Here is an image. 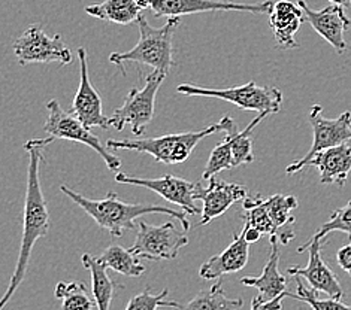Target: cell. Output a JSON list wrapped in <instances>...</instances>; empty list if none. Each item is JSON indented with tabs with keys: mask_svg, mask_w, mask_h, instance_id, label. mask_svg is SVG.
<instances>
[{
	"mask_svg": "<svg viewBox=\"0 0 351 310\" xmlns=\"http://www.w3.org/2000/svg\"><path fill=\"white\" fill-rule=\"evenodd\" d=\"M56 139H32L24 144V149L29 154L27 167V190H26V203H24L23 216V236L19 258H16L15 270L12 273L11 283L8 287L5 296L0 301V309L6 306L8 301L12 298L15 291L19 289L24 276L27 273L33 246L40 239L45 237L49 230V215L47 207V200L44 197L43 187H40V163L44 162V149L53 144Z\"/></svg>",
	"mask_w": 351,
	"mask_h": 310,
	"instance_id": "obj_1",
	"label": "cell"
},
{
	"mask_svg": "<svg viewBox=\"0 0 351 310\" xmlns=\"http://www.w3.org/2000/svg\"><path fill=\"white\" fill-rule=\"evenodd\" d=\"M60 191L64 192L73 203H77L82 211L93 218L100 229L106 230L112 237H121L124 230L135 229V221L142 215L148 214H165L175 220H178L184 230L190 229L186 212H178L175 209H169L158 205H142V203H126L117 197L114 191L100 200H91L72 191L69 187L62 185Z\"/></svg>",
	"mask_w": 351,
	"mask_h": 310,
	"instance_id": "obj_2",
	"label": "cell"
},
{
	"mask_svg": "<svg viewBox=\"0 0 351 310\" xmlns=\"http://www.w3.org/2000/svg\"><path fill=\"white\" fill-rule=\"evenodd\" d=\"M235 121L232 116L224 115L220 122L208 125V127L197 131L187 133H173V135H165L160 138H148V139H108L106 146L112 151L129 149L136 153H145L152 155L156 162L163 164H178L186 162L193 153L195 148L205 138L214 135L219 131H228Z\"/></svg>",
	"mask_w": 351,
	"mask_h": 310,
	"instance_id": "obj_3",
	"label": "cell"
},
{
	"mask_svg": "<svg viewBox=\"0 0 351 310\" xmlns=\"http://www.w3.org/2000/svg\"><path fill=\"white\" fill-rule=\"evenodd\" d=\"M136 23L139 27L138 44L129 51L112 53L110 55V62L119 66L123 75H126L124 62L152 66L153 70L168 75L175 64L172 40L175 30L181 24V16H171L162 27H153L145 15H141Z\"/></svg>",
	"mask_w": 351,
	"mask_h": 310,
	"instance_id": "obj_4",
	"label": "cell"
},
{
	"mask_svg": "<svg viewBox=\"0 0 351 310\" xmlns=\"http://www.w3.org/2000/svg\"><path fill=\"white\" fill-rule=\"evenodd\" d=\"M177 93L184 96L215 97L238 106L244 111H254L258 114H278L282 105V93L274 87H261L254 81L245 86L230 88H204L195 83H181Z\"/></svg>",
	"mask_w": 351,
	"mask_h": 310,
	"instance_id": "obj_5",
	"label": "cell"
},
{
	"mask_svg": "<svg viewBox=\"0 0 351 310\" xmlns=\"http://www.w3.org/2000/svg\"><path fill=\"white\" fill-rule=\"evenodd\" d=\"M166 77V73L153 70L147 77L144 87L129 91L123 106L115 109L111 116V125L117 131H123L128 124L135 136H141L147 130L148 124L154 118L157 91Z\"/></svg>",
	"mask_w": 351,
	"mask_h": 310,
	"instance_id": "obj_6",
	"label": "cell"
},
{
	"mask_svg": "<svg viewBox=\"0 0 351 310\" xmlns=\"http://www.w3.org/2000/svg\"><path fill=\"white\" fill-rule=\"evenodd\" d=\"M48 109V118L44 124V131L47 135L57 139L63 140H72L78 142V144H84L90 146L93 151L102 157V160L108 166V169L112 172H119L121 167L120 158H117L114 154H111L110 148L104 145L97 136L87 129L84 124H82L78 116L73 112H66L62 109L60 103L57 100H49L47 103Z\"/></svg>",
	"mask_w": 351,
	"mask_h": 310,
	"instance_id": "obj_7",
	"label": "cell"
},
{
	"mask_svg": "<svg viewBox=\"0 0 351 310\" xmlns=\"http://www.w3.org/2000/svg\"><path fill=\"white\" fill-rule=\"evenodd\" d=\"M189 245L186 230H180L172 222L153 225L145 221L138 222L136 239L130 250L139 258L148 261L158 259H175L178 257L180 249Z\"/></svg>",
	"mask_w": 351,
	"mask_h": 310,
	"instance_id": "obj_8",
	"label": "cell"
},
{
	"mask_svg": "<svg viewBox=\"0 0 351 310\" xmlns=\"http://www.w3.org/2000/svg\"><path fill=\"white\" fill-rule=\"evenodd\" d=\"M14 54L20 64L29 63H58L69 64L72 53L64 44L62 36H49L43 26L33 24L14 42Z\"/></svg>",
	"mask_w": 351,
	"mask_h": 310,
	"instance_id": "obj_9",
	"label": "cell"
},
{
	"mask_svg": "<svg viewBox=\"0 0 351 310\" xmlns=\"http://www.w3.org/2000/svg\"><path fill=\"white\" fill-rule=\"evenodd\" d=\"M309 124L313 127L314 140L311 149L308 151L305 157L300 160L291 163L286 167L287 175L298 173L305 169V164L311 160V158L328 148L338 146L341 144L351 140V112L346 111L342 112L338 118H324L323 116V107L320 105H314L309 111Z\"/></svg>",
	"mask_w": 351,
	"mask_h": 310,
	"instance_id": "obj_10",
	"label": "cell"
},
{
	"mask_svg": "<svg viewBox=\"0 0 351 310\" xmlns=\"http://www.w3.org/2000/svg\"><path fill=\"white\" fill-rule=\"evenodd\" d=\"M274 0H263L257 3H235L221 0H152V11L156 16H182L200 12H252L271 14Z\"/></svg>",
	"mask_w": 351,
	"mask_h": 310,
	"instance_id": "obj_11",
	"label": "cell"
},
{
	"mask_svg": "<svg viewBox=\"0 0 351 310\" xmlns=\"http://www.w3.org/2000/svg\"><path fill=\"white\" fill-rule=\"evenodd\" d=\"M115 181L119 183H128V185L144 187L154 191L156 194L163 197L166 202L178 205L182 212L193 216L199 214V207L195 205V190L196 183H191L182 178H177L172 175H165L158 179L135 178L126 173L119 172L115 175Z\"/></svg>",
	"mask_w": 351,
	"mask_h": 310,
	"instance_id": "obj_12",
	"label": "cell"
},
{
	"mask_svg": "<svg viewBox=\"0 0 351 310\" xmlns=\"http://www.w3.org/2000/svg\"><path fill=\"white\" fill-rule=\"evenodd\" d=\"M324 245V239H309L305 245L298 248V253H305L308 249L309 259L306 267H289L287 273L291 276H299L305 278L309 283L311 289L317 292H324L326 296L332 298L341 300L344 296L341 283L333 273L329 266L324 263L322 258V248Z\"/></svg>",
	"mask_w": 351,
	"mask_h": 310,
	"instance_id": "obj_13",
	"label": "cell"
},
{
	"mask_svg": "<svg viewBox=\"0 0 351 310\" xmlns=\"http://www.w3.org/2000/svg\"><path fill=\"white\" fill-rule=\"evenodd\" d=\"M210 183L204 187L202 182L196 183L195 200H202V220L199 222V227L211 222L215 218L221 216L228 209L237 202H244L248 197V188L241 183L224 182L213 176L208 179Z\"/></svg>",
	"mask_w": 351,
	"mask_h": 310,
	"instance_id": "obj_14",
	"label": "cell"
},
{
	"mask_svg": "<svg viewBox=\"0 0 351 310\" xmlns=\"http://www.w3.org/2000/svg\"><path fill=\"white\" fill-rule=\"evenodd\" d=\"M80 60V87L77 94L73 97L72 112L78 116V120L86 125L87 129L100 127L108 129L111 125V118L104 114L102 99H100L97 90L93 87L88 78L87 66V51L84 48H78Z\"/></svg>",
	"mask_w": 351,
	"mask_h": 310,
	"instance_id": "obj_15",
	"label": "cell"
},
{
	"mask_svg": "<svg viewBox=\"0 0 351 310\" xmlns=\"http://www.w3.org/2000/svg\"><path fill=\"white\" fill-rule=\"evenodd\" d=\"M298 5L302 8L305 20L311 24V27L319 35L335 48L338 54H342L348 48L346 42V31L351 29V20L346 14L344 6L330 5L320 11H314L308 6L305 0H296Z\"/></svg>",
	"mask_w": 351,
	"mask_h": 310,
	"instance_id": "obj_16",
	"label": "cell"
},
{
	"mask_svg": "<svg viewBox=\"0 0 351 310\" xmlns=\"http://www.w3.org/2000/svg\"><path fill=\"white\" fill-rule=\"evenodd\" d=\"M248 246L250 242L245 237V229H242L239 234H233V242L221 254L210 258L200 266V278L213 281L224 274L241 272L248 263Z\"/></svg>",
	"mask_w": 351,
	"mask_h": 310,
	"instance_id": "obj_17",
	"label": "cell"
},
{
	"mask_svg": "<svg viewBox=\"0 0 351 310\" xmlns=\"http://www.w3.org/2000/svg\"><path fill=\"white\" fill-rule=\"evenodd\" d=\"M304 21H306L305 14L298 2H291V0H277L275 2L274 10L269 14V26L278 48H299L295 35Z\"/></svg>",
	"mask_w": 351,
	"mask_h": 310,
	"instance_id": "obj_18",
	"label": "cell"
},
{
	"mask_svg": "<svg viewBox=\"0 0 351 310\" xmlns=\"http://www.w3.org/2000/svg\"><path fill=\"white\" fill-rule=\"evenodd\" d=\"M305 167H315L319 170L323 185L337 183L338 187H344L351 172V145L346 142L338 146L320 151Z\"/></svg>",
	"mask_w": 351,
	"mask_h": 310,
	"instance_id": "obj_19",
	"label": "cell"
},
{
	"mask_svg": "<svg viewBox=\"0 0 351 310\" xmlns=\"http://www.w3.org/2000/svg\"><path fill=\"white\" fill-rule=\"evenodd\" d=\"M278 236H271V254L263 267V272L257 278H242L241 283L253 287L258 291V297L263 301H271L287 292V278L280 272V249Z\"/></svg>",
	"mask_w": 351,
	"mask_h": 310,
	"instance_id": "obj_20",
	"label": "cell"
},
{
	"mask_svg": "<svg viewBox=\"0 0 351 310\" xmlns=\"http://www.w3.org/2000/svg\"><path fill=\"white\" fill-rule=\"evenodd\" d=\"M81 259L82 266L88 269L91 274V289H93L97 309L110 310L114 296L123 289V285L111 279V276L106 273L108 267L100 263L99 258L91 257L90 254H84Z\"/></svg>",
	"mask_w": 351,
	"mask_h": 310,
	"instance_id": "obj_21",
	"label": "cell"
},
{
	"mask_svg": "<svg viewBox=\"0 0 351 310\" xmlns=\"http://www.w3.org/2000/svg\"><path fill=\"white\" fill-rule=\"evenodd\" d=\"M86 12L95 18L110 21L115 24H132L139 20L142 8L136 0H104L102 3H95L86 8Z\"/></svg>",
	"mask_w": 351,
	"mask_h": 310,
	"instance_id": "obj_22",
	"label": "cell"
},
{
	"mask_svg": "<svg viewBox=\"0 0 351 310\" xmlns=\"http://www.w3.org/2000/svg\"><path fill=\"white\" fill-rule=\"evenodd\" d=\"M244 306L242 298H229L224 294L223 282L219 281L210 289L200 291L181 310H239Z\"/></svg>",
	"mask_w": 351,
	"mask_h": 310,
	"instance_id": "obj_23",
	"label": "cell"
},
{
	"mask_svg": "<svg viewBox=\"0 0 351 310\" xmlns=\"http://www.w3.org/2000/svg\"><path fill=\"white\" fill-rule=\"evenodd\" d=\"M99 259L108 269L129 276V278H139L145 272V267L139 263V257L133 254L130 249L120 245L108 246L104 250V254L99 257Z\"/></svg>",
	"mask_w": 351,
	"mask_h": 310,
	"instance_id": "obj_24",
	"label": "cell"
},
{
	"mask_svg": "<svg viewBox=\"0 0 351 310\" xmlns=\"http://www.w3.org/2000/svg\"><path fill=\"white\" fill-rule=\"evenodd\" d=\"M238 127L237 124H233L232 127L226 131V138L221 142L219 146H215L213 149V153L208 158L206 167L202 175V179H210L213 176H215L217 173H220L223 170L232 169L233 167V153H232V144L233 139L238 135Z\"/></svg>",
	"mask_w": 351,
	"mask_h": 310,
	"instance_id": "obj_25",
	"label": "cell"
},
{
	"mask_svg": "<svg viewBox=\"0 0 351 310\" xmlns=\"http://www.w3.org/2000/svg\"><path fill=\"white\" fill-rule=\"evenodd\" d=\"M56 298L62 300L63 310H93L96 305V301L90 298L86 285L81 282H58Z\"/></svg>",
	"mask_w": 351,
	"mask_h": 310,
	"instance_id": "obj_26",
	"label": "cell"
},
{
	"mask_svg": "<svg viewBox=\"0 0 351 310\" xmlns=\"http://www.w3.org/2000/svg\"><path fill=\"white\" fill-rule=\"evenodd\" d=\"M247 211V215L244 220L250 222L252 227L257 229L262 234H267V236H278V227L272 221L271 215L263 206V198L261 196L257 197H247L242 203Z\"/></svg>",
	"mask_w": 351,
	"mask_h": 310,
	"instance_id": "obj_27",
	"label": "cell"
},
{
	"mask_svg": "<svg viewBox=\"0 0 351 310\" xmlns=\"http://www.w3.org/2000/svg\"><path fill=\"white\" fill-rule=\"evenodd\" d=\"M263 206L278 229H290V225L295 224V218L290 215L299 206L295 196L275 194L263 200Z\"/></svg>",
	"mask_w": 351,
	"mask_h": 310,
	"instance_id": "obj_28",
	"label": "cell"
},
{
	"mask_svg": "<svg viewBox=\"0 0 351 310\" xmlns=\"http://www.w3.org/2000/svg\"><path fill=\"white\" fill-rule=\"evenodd\" d=\"M266 116H269V114H258L256 118L250 122L244 130L239 131L235 136V139H233V144H232L233 167H238L242 164H252L254 162L252 133L257 125L262 122V120L266 118Z\"/></svg>",
	"mask_w": 351,
	"mask_h": 310,
	"instance_id": "obj_29",
	"label": "cell"
},
{
	"mask_svg": "<svg viewBox=\"0 0 351 310\" xmlns=\"http://www.w3.org/2000/svg\"><path fill=\"white\" fill-rule=\"evenodd\" d=\"M296 288H298V294H293V292L287 291L286 296L290 298L304 301V303L311 306L313 310H351V306L344 305L338 298H332V297L326 300L319 298V292L314 289H308L302 283V281L299 279V276H296Z\"/></svg>",
	"mask_w": 351,
	"mask_h": 310,
	"instance_id": "obj_30",
	"label": "cell"
},
{
	"mask_svg": "<svg viewBox=\"0 0 351 310\" xmlns=\"http://www.w3.org/2000/svg\"><path fill=\"white\" fill-rule=\"evenodd\" d=\"M169 296L168 289H163L158 294H152V288H145L141 294L133 297L128 306L126 310H157L158 307H172V309H180L181 305L177 303V301H169L166 300Z\"/></svg>",
	"mask_w": 351,
	"mask_h": 310,
	"instance_id": "obj_31",
	"label": "cell"
},
{
	"mask_svg": "<svg viewBox=\"0 0 351 310\" xmlns=\"http://www.w3.org/2000/svg\"><path fill=\"white\" fill-rule=\"evenodd\" d=\"M332 231L346 233L351 240V200L346 206L333 211L329 221L324 222L311 239H326V236Z\"/></svg>",
	"mask_w": 351,
	"mask_h": 310,
	"instance_id": "obj_32",
	"label": "cell"
},
{
	"mask_svg": "<svg viewBox=\"0 0 351 310\" xmlns=\"http://www.w3.org/2000/svg\"><path fill=\"white\" fill-rule=\"evenodd\" d=\"M286 292L280 297L274 298L271 301H263L261 297L256 296L252 300V310H281L282 309V300L286 298Z\"/></svg>",
	"mask_w": 351,
	"mask_h": 310,
	"instance_id": "obj_33",
	"label": "cell"
},
{
	"mask_svg": "<svg viewBox=\"0 0 351 310\" xmlns=\"http://www.w3.org/2000/svg\"><path fill=\"white\" fill-rule=\"evenodd\" d=\"M337 261L339 267L344 272H347L351 276V240L348 245L342 246L337 253Z\"/></svg>",
	"mask_w": 351,
	"mask_h": 310,
	"instance_id": "obj_34",
	"label": "cell"
},
{
	"mask_svg": "<svg viewBox=\"0 0 351 310\" xmlns=\"http://www.w3.org/2000/svg\"><path fill=\"white\" fill-rule=\"evenodd\" d=\"M244 222H245V224H244V229H245V237H247V240H248L250 243H254V242H257L258 239H261L262 233L258 231L257 229L252 227V225H250L248 221L244 220Z\"/></svg>",
	"mask_w": 351,
	"mask_h": 310,
	"instance_id": "obj_35",
	"label": "cell"
},
{
	"mask_svg": "<svg viewBox=\"0 0 351 310\" xmlns=\"http://www.w3.org/2000/svg\"><path fill=\"white\" fill-rule=\"evenodd\" d=\"M329 2H332V5H338V6H350L351 5V0H329Z\"/></svg>",
	"mask_w": 351,
	"mask_h": 310,
	"instance_id": "obj_36",
	"label": "cell"
},
{
	"mask_svg": "<svg viewBox=\"0 0 351 310\" xmlns=\"http://www.w3.org/2000/svg\"><path fill=\"white\" fill-rule=\"evenodd\" d=\"M136 2L142 8V10H145V8L152 6V0H136Z\"/></svg>",
	"mask_w": 351,
	"mask_h": 310,
	"instance_id": "obj_37",
	"label": "cell"
}]
</instances>
